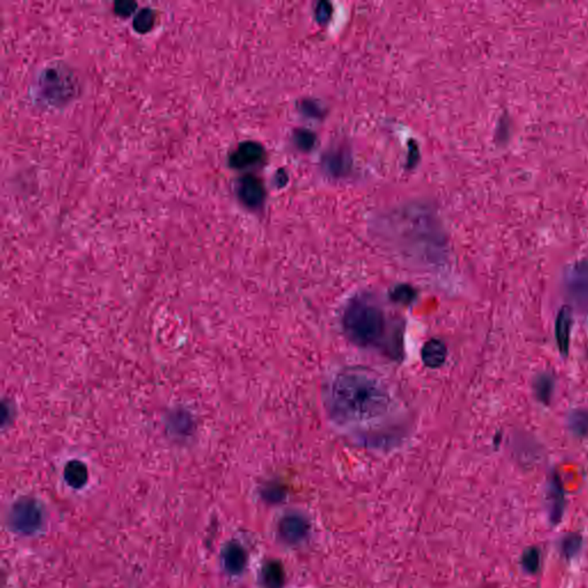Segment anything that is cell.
<instances>
[{
  "label": "cell",
  "instance_id": "cell-1",
  "mask_svg": "<svg viewBox=\"0 0 588 588\" xmlns=\"http://www.w3.org/2000/svg\"><path fill=\"white\" fill-rule=\"evenodd\" d=\"M322 395L330 422L355 443L390 448L406 438V412L391 388L371 371L338 370L324 383Z\"/></svg>",
  "mask_w": 588,
  "mask_h": 588
},
{
  "label": "cell",
  "instance_id": "cell-2",
  "mask_svg": "<svg viewBox=\"0 0 588 588\" xmlns=\"http://www.w3.org/2000/svg\"><path fill=\"white\" fill-rule=\"evenodd\" d=\"M371 294H355L342 311V328L357 347L378 352L397 360L402 354L400 324L391 318Z\"/></svg>",
  "mask_w": 588,
  "mask_h": 588
},
{
  "label": "cell",
  "instance_id": "cell-3",
  "mask_svg": "<svg viewBox=\"0 0 588 588\" xmlns=\"http://www.w3.org/2000/svg\"><path fill=\"white\" fill-rule=\"evenodd\" d=\"M10 517L11 527L20 532H34L42 521L40 509L30 500L18 502L11 511Z\"/></svg>",
  "mask_w": 588,
  "mask_h": 588
},
{
  "label": "cell",
  "instance_id": "cell-4",
  "mask_svg": "<svg viewBox=\"0 0 588 588\" xmlns=\"http://www.w3.org/2000/svg\"><path fill=\"white\" fill-rule=\"evenodd\" d=\"M568 291L577 304L588 305V265H579L570 272Z\"/></svg>",
  "mask_w": 588,
  "mask_h": 588
},
{
  "label": "cell",
  "instance_id": "cell-5",
  "mask_svg": "<svg viewBox=\"0 0 588 588\" xmlns=\"http://www.w3.org/2000/svg\"><path fill=\"white\" fill-rule=\"evenodd\" d=\"M262 155L263 150L260 145L252 142L244 143L232 153L230 164L236 168H243L256 164V161L261 159Z\"/></svg>",
  "mask_w": 588,
  "mask_h": 588
},
{
  "label": "cell",
  "instance_id": "cell-6",
  "mask_svg": "<svg viewBox=\"0 0 588 588\" xmlns=\"http://www.w3.org/2000/svg\"><path fill=\"white\" fill-rule=\"evenodd\" d=\"M239 196H241V200L248 206H258L263 200L265 191H263L261 183L258 179L247 176L245 179H241V186H239Z\"/></svg>",
  "mask_w": 588,
  "mask_h": 588
},
{
  "label": "cell",
  "instance_id": "cell-7",
  "mask_svg": "<svg viewBox=\"0 0 588 588\" xmlns=\"http://www.w3.org/2000/svg\"><path fill=\"white\" fill-rule=\"evenodd\" d=\"M571 322H572L571 313H570L569 308L564 307L560 311V314H558V320H556V328H555L558 347H560V351L564 355H567L568 351H569Z\"/></svg>",
  "mask_w": 588,
  "mask_h": 588
},
{
  "label": "cell",
  "instance_id": "cell-8",
  "mask_svg": "<svg viewBox=\"0 0 588 588\" xmlns=\"http://www.w3.org/2000/svg\"><path fill=\"white\" fill-rule=\"evenodd\" d=\"M446 346L437 339H432L425 344L422 349V359L430 368H438L446 360Z\"/></svg>",
  "mask_w": 588,
  "mask_h": 588
},
{
  "label": "cell",
  "instance_id": "cell-9",
  "mask_svg": "<svg viewBox=\"0 0 588 588\" xmlns=\"http://www.w3.org/2000/svg\"><path fill=\"white\" fill-rule=\"evenodd\" d=\"M223 556H224L225 567L232 573L241 572L246 563V556L243 549L234 544L228 546Z\"/></svg>",
  "mask_w": 588,
  "mask_h": 588
},
{
  "label": "cell",
  "instance_id": "cell-10",
  "mask_svg": "<svg viewBox=\"0 0 588 588\" xmlns=\"http://www.w3.org/2000/svg\"><path fill=\"white\" fill-rule=\"evenodd\" d=\"M65 476L69 485L75 487V488H80L87 481V469L80 463H71L66 468Z\"/></svg>",
  "mask_w": 588,
  "mask_h": 588
},
{
  "label": "cell",
  "instance_id": "cell-11",
  "mask_svg": "<svg viewBox=\"0 0 588 588\" xmlns=\"http://www.w3.org/2000/svg\"><path fill=\"white\" fill-rule=\"evenodd\" d=\"M305 523L300 521L299 518H287V521L284 522L283 525H282L283 534L289 540L300 539L305 534Z\"/></svg>",
  "mask_w": 588,
  "mask_h": 588
},
{
  "label": "cell",
  "instance_id": "cell-12",
  "mask_svg": "<svg viewBox=\"0 0 588 588\" xmlns=\"http://www.w3.org/2000/svg\"><path fill=\"white\" fill-rule=\"evenodd\" d=\"M155 23V13L151 8H142L133 20V27L139 32H146Z\"/></svg>",
  "mask_w": 588,
  "mask_h": 588
},
{
  "label": "cell",
  "instance_id": "cell-13",
  "mask_svg": "<svg viewBox=\"0 0 588 588\" xmlns=\"http://www.w3.org/2000/svg\"><path fill=\"white\" fill-rule=\"evenodd\" d=\"M282 580H283L282 570H280L277 564H270L265 570V582L269 587H278L282 584Z\"/></svg>",
  "mask_w": 588,
  "mask_h": 588
},
{
  "label": "cell",
  "instance_id": "cell-14",
  "mask_svg": "<svg viewBox=\"0 0 588 588\" xmlns=\"http://www.w3.org/2000/svg\"><path fill=\"white\" fill-rule=\"evenodd\" d=\"M137 4L135 1H117L115 3L114 11L121 16H129L135 12Z\"/></svg>",
  "mask_w": 588,
  "mask_h": 588
},
{
  "label": "cell",
  "instance_id": "cell-15",
  "mask_svg": "<svg viewBox=\"0 0 588 588\" xmlns=\"http://www.w3.org/2000/svg\"><path fill=\"white\" fill-rule=\"evenodd\" d=\"M330 12H331V11H330L329 5L325 3H320V5H318V12H316L318 21H325V20H328V18H329L330 16Z\"/></svg>",
  "mask_w": 588,
  "mask_h": 588
}]
</instances>
